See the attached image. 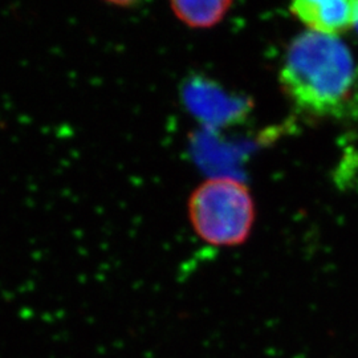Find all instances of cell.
I'll use <instances>...</instances> for the list:
<instances>
[{
	"instance_id": "1",
	"label": "cell",
	"mask_w": 358,
	"mask_h": 358,
	"mask_svg": "<svg viewBox=\"0 0 358 358\" xmlns=\"http://www.w3.org/2000/svg\"><path fill=\"white\" fill-rule=\"evenodd\" d=\"M282 93L308 115L358 118V62L341 38L303 32L279 73Z\"/></svg>"
},
{
	"instance_id": "2",
	"label": "cell",
	"mask_w": 358,
	"mask_h": 358,
	"mask_svg": "<svg viewBox=\"0 0 358 358\" xmlns=\"http://www.w3.org/2000/svg\"><path fill=\"white\" fill-rule=\"evenodd\" d=\"M195 234L215 247L243 244L255 224V201L248 186L229 177L202 182L187 203Z\"/></svg>"
},
{
	"instance_id": "3",
	"label": "cell",
	"mask_w": 358,
	"mask_h": 358,
	"mask_svg": "<svg viewBox=\"0 0 358 358\" xmlns=\"http://www.w3.org/2000/svg\"><path fill=\"white\" fill-rule=\"evenodd\" d=\"M289 11L308 31L340 38L358 24V0H300Z\"/></svg>"
},
{
	"instance_id": "4",
	"label": "cell",
	"mask_w": 358,
	"mask_h": 358,
	"mask_svg": "<svg viewBox=\"0 0 358 358\" xmlns=\"http://www.w3.org/2000/svg\"><path fill=\"white\" fill-rule=\"evenodd\" d=\"M185 96L192 112L208 121H229L241 117L245 110V105L241 100L227 97L224 92L208 83L190 84Z\"/></svg>"
},
{
	"instance_id": "5",
	"label": "cell",
	"mask_w": 358,
	"mask_h": 358,
	"mask_svg": "<svg viewBox=\"0 0 358 358\" xmlns=\"http://www.w3.org/2000/svg\"><path fill=\"white\" fill-rule=\"evenodd\" d=\"M232 6L234 3L230 0H187L170 3V8L179 22L198 29L219 24L230 13Z\"/></svg>"
}]
</instances>
